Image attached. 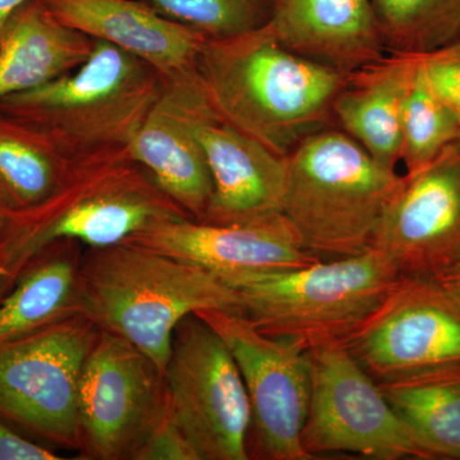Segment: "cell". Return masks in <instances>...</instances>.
<instances>
[{
    "mask_svg": "<svg viewBox=\"0 0 460 460\" xmlns=\"http://www.w3.org/2000/svg\"><path fill=\"white\" fill-rule=\"evenodd\" d=\"M196 72L215 113L284 157L334 122L332 104L347 77L288 49L268 23L208 39Z\"/></svg>",
    "mask_w": 460,
    "mask_h": 460,
    "instance_id": "6da1fadb",
    "label": "cell"
},
{
    "mask_svg": "<svg viewBox=\"0 0 460 460\" xmlns=\"http://www.w3.org/2000/svg\"><path fill=\"white\" fill-rule=\"evenodd\" d=\"M172 217H190L133 162L127 147L75 155L47 201L2 224L0 266L8 292L56 242L111 246Z\"/></svg>",
    "mask_w": 460,
    "mask_h": 460,
    "instance_id": "7a4b0ae2",
    "label": "cell"
},
{
    "mask_svg": "<svg viewBox=\"0 0 460 460\" xmlns=\"http://www.w3.org/2000/svg\"><path fill=\"white\" fill-rule=\"evenodd\" d=\"M75 310L137 347L163 371L184 317L210 310L243 314L241 296L213 272L131 242L84 248Z\"/></svg>",
    "mask_w": 460,
    "mask_h": 460,
    "instance_id": "3957f363",
    "label": "cell"
},
{
    "mask_svg": "<svg viewBox=\"0 0 460 460\" xmlns=\"http://www.w3.org/2000/svg\"><path fill=\"white\" fill-rule=\"evenodd\" d=\"M281 214L305 250L323 259L370 250L402 175L377 163L341 129L307 136L286 156Z\"/></svg>",
    "mask_w": 460,
    "mask_h": 460,
    "instance_id": "277c9868",
    "label": "cell"
},
{
    "mask_svg": "<svg viewBox=\"0 0 460 460\" xmlns=\"http://www.w3.org/2000/svg\"><path fill=\"white\" fill-rule=\"evenodd\" d=\"M164 84L153 66L95 40L83 65L36 89L0 99V111L44 133L74 157L128 146Z\"/></svg>",
    "mask_w": 460,
    "mask_h": 460,
    "instance_id": "5b68a950",
    "label": "cell"
},
{
    "mask_svg": "<svg viewBox=\"0 0 460 460\" xmlns=\"http://www.w3.org/2000/svg\"><path fill=\"white\" fill-rule=\"evenodd\" d=\"M399 277L390 259L368 250L296 270L237 275L222 281L241 296L243 314L257 330L313 348L352 332Z\"/></svg>",
    "mask_w": 460,
    "mask_h": 460,
    "instance_id": "8992f818",
    "label": "cell"
},
{
    "mask_svg": "<svg viewBox=\"0 0 460 460\" xmlns=\"http://www.w3.org/2000/svg\"><path fill=\"white\" fill-rule=\"evenodd\" d=\"M98 332L71 313L0 344V417L30 438L78 452V389Z\"/></svg>",
    "mask_w": 460,
    "mask_h": 460,
    "instance_id": "52a82bcc",
    "label": "cell"
},
{
    "mask_svg": "<svg viewBox=\"0 0 460 460\" xmlns=\"http://www.w3.org/2000/svg\"><path fill=\"white\" fill-rule=\"evenodd\" d=\"M169 405L199 460H247L251 407L234 357L198 314L174 330L164 371Z\"/></svg>",
    "mask_w": 460,
    "mask_h": 460,
    "instance_id": "ba28073f",
    "label": "cell"
},
{
    "mask_svg": "<svg viewBox=\"0 0 460 460\" xmlns=\"http://www.w3.org/2000/svg\"><path fill=\"white\" fill-rule=\"evenodd\" d=\"M313 393L302 447L325 453L361 454L377 460L432 459L380 385L338 341L310 348Z\"/></svg>",
    "mask_w": 460,
    "mask_h": 460,
    "instance_id": "9c48e42d",
    "label": "cell"
},
{
    "mask_svg": "<svg viewBox=\"0 0 460 460\" xmlns=\"http://www.w3.org/2000/svg\"><path fill=\"white\" fill-rule=\"evenodd\" d=\"M198 314L234 357L250 401V436L262 458L314 459L302 447L313 393L310 348L296 339L263 334L244 314L217 310Z\"/></svg>",
    "mask_w": 460,
    "mask_h": 460,
    "instance_id": "30bf717a",
    "label": "cell"
},
{
    "mask_svg": "<svg viewBox=\"0 0 460 460\" xmlns=\"http://www.w3.org/2000/svg\"><path fill=\"white\" fill-rule=\"evenodd\" d=\"M338 341L377 384L460 365V305L438 281L401 275Z\"/></svg>",
    "mask_w": 460,
    "mask_h": 460,
    "instance_id": "8fae6325",
    "label": "cell"
},
{
    "mask_svg": "<svg viewBox=\"0 0 460 460\" xmlns=\"http://www.w3.org/2000/svg\"><path fill=\"white\" fill-rule=\"evenodd\" d=\"M166 405L164 371L129 341L99 330L78 389V458L131 460Z\"/></svg>",
    "mask_w": 460,
    "mask_h": 460,
    "instance_id": "7c38bea8",
    "label": "cell"
},
{
    "mask_svg": "<svg viewBox=\"0 0 460 460\" xmlns=\"http://www.w3.org/2000/svg\"><path fill=\"white\" fill-rule=\"evenodd\" d=\"M370 250L405 277L436 279L460 262V140L425 168L402 175Z\"/></svg>",
    "mask_w": 460,
    "mask_h": 460,
    "instance_id": "4fadbf2b",
    "label": "cell"
},
{
    "mask_svg": "<svg viewBox=\"0 0 460 460\" xmlns=\"http://www.w3.org/2000/svg\"><path fill=\"white\" fill-rule=\"evenodd\" d=\"M123 242L201 266L220 280L237 275L296 270L321 260L305 250L283 214L238 224L172 217L153 224Z\"/></svg>",
    "mask_w": 460,
    "mask_h": 460,
    "instance_id": "5bb4252c",
    "label": "cell"
},
{
    "mask_svg": "<svg viewBox=\"0 0 460 460\" xmlns=\"http://www.w3.org/2000/svg\"><path fill=\"white\" fill-rule=\"evenodd\" d=\"M208 104L198 72L165 81L127 150L181 210L202 222L213 180L193 124Z\"/></svg>",
    "mask_w": 460,
    "mask_h": 460,
    "instance_id": "9a60e30c",
    "label": "cell"
},
{
    "mask_svg": "<svg viewBox=\"0 0 460 460\" xmlns=\"http://www.w3.org/2000/svg\"><path fill=\"white\" fill-rule=\"evenodd\" d=\"M193 129L213 180L202 222L248 223L281 214L286 157L223 120L210 102L199 111Z\"/></svg>",
    "mask_w": 460,
    "mask_h": 460,
    "instance_id": "2e32d148",
    "label": "cell"
},
{
    "mask_svg": "<svg viewBox=\"0 0 460 460\" xmlns=\"http://www.w3.org/2000/svg\"><path fill=\"white\" fill-rule=\"evenodd\" d=\"M63 25L108 42L174 80L196 71L206 40L142 0H44Z\"/></svg>",
    "mask_w": 460,
    "mask_h": 460,
    "instance_id": "e0dca14e",
    "label": "cell"
},
{
    "mask_svg": "<svg viewBox=\"0 0 460 460\" xmlns=\"http://www.w3.org/2000/svg\"><path fill=\"white\" fill-rule=\"evenodd\" d=\"M268 26L288 49L341 75L386 53L370 0H272Z\"/></svg>",
    "mask_w": 460,
    "mask_h": 460,
    "instance_id": "ac0fdd59",
    "label": "cell"
},
{
    "mask_svg": "<svg viewBox=\"0 0 460 460\" xmlns=\"http://www.w3.org/2000/svg\"><path fill=\"white\" fill-rule=\"evenodd\" d=\"M416 63V57L384 56L347 75L332 104L339 129L393 171L401 164L402 102Z\"/></svg>",
    "mask_w": 460,
    "mask_h": 460,
    "instance_id": "d6986e66",
    "label": "cell"
},
{
    "mask_svg": "<svg viewBox=\"0 0 460 460\" xmlns=\"http://www.w3.org/2000/svg\"><path fill=\"white\" fill-rule=\"evenodd\" d=\"M93 41L58 21L44 0L25 3L0 40V99L74 71L89 58Z\"/></svg>",
    "mask_w": 460,
    "mask_h": 460,
    "instance_id": "ffe728a7",
    "label": "cell"
},
{
    "mask_svg": "<svg viewBox=\"0 0 460 460\" xmlns=\"http://www.w3.org/2000/svg\"><path fill=\"white\" fill-rule=\"evenodd\" d=\"M84 244H50L21 274L0 304V344L29 334L75 310Z\"/></svg>",
    "mask_w": 460,
    "mask_h": 460,
    "instance_id": "44dd1931",
    "label": "cell"
},
{
    "mask_svg": "<svg viewBox=\"0 0 460 460\" xmlns=\"http://www.w3.org/2000/svg\"><path fill=\"white\" fill-rule=\"evenodd\" d=\"M71 159L47 135L0 111L2 224L47 201Z\"/></svg>",
    "mask_w": 460,
    "mask_h": 460,
    "instance_id": "7402d4cb",
    "label": "cell"
},
{
    "mask_svg": "<svg viewBox=\"0 0 460 460\" xmlns=\"http://www.w3.org/2000/svg\"><path fill=\"white\" fill-rule=\"evenodd\" d=\"M378 385L432 459L460 460V365Z\"/></svg>",
    "mask_w": 460,
    "mask_h": 460,
    "instance_id": "603a6c76",
    "label": "cell"
},
{
    "mask_svg": "<svg viewBox=\"0 0 460 460\" xmlns=\"http://www.w3.org/2000/svg\"><path fill=\"white\" fill-rule=\"evenodd\" d=\"M386 53L420 57L460 40V0H370Z\"/></svg>",
    "mask_w": 460,
    "mask_h": 460,
    "instance_id": "cb8c5ba5",
    "label": "cell"
},
{
    "mask_svg": "<svg viewBox=\"0 0 460 460\" xmlns=\"http://www.w3.org/2000/svg\"><path fill=\"white\" fill-rule=\"evenodd\" d=\"M459 140L458 120L429 89L416 63L402 111L401 164L405 174L425 168Z\"/></svg>",
    "mask_w": 460,
    "mask_h": 460,
    "instance_id": "d4e9b609",
    "label": "cell"
},
{
    "mask_svg": "<svg viewBox=\"0 0 460 460\" xmlns=\"http://www.w3.org/2000/svg\"><path fill=\"white\" fill-rule=\"evenodd\" d=\"M163 16L208 40L234 38L265 26L272 0H142Z\"/></svg>",
    "mask_w": 460,
    "mask_h": 460,
    "instance_id": "484cf974",
    "label": "cell"
},
{
    "mask_svg": "<svg viewBox=\"0 0 460 460\" xmlns=\"http://www.w3.org/2000/svg\"><path fill=\"white\" fill-rule=\"evenodd\" d=\"M417 66L429 89L452 111L460 126V40L417 57Z\"/></svg>",
    "mask_w": 460,
    "mask_h": 460,
    "instance_id": "4316f807",
    "label": "cell"
},
{
    "mask_svg": "<svg viewBox=\"0 0 460 460\" xmlns=\"http://www.w3.org/2000/svg\"><path fill=\"white\" fill-rule=\"evenodd\" d=\"M131 460H199L195 447L175 420L169 401L164 413L133 453Z\"/></svg>",
    "mask_w": 460,
    "mask_h": 460,
    "instance_id": "83f0119b",
    "label": "cell"
},
{
    "mask_svg": "<svg viewBox=\"0 0 460 460\" xmlns=\"http://www.w3.org/2000/svg\"><path fill=\"white\" fill-rule=\"evenodd\" d=\"M54 450L23 435L0 417V460H62Z\"/></svg>",
    "mask_w": 460,
    "mask_h": 460,
    "instance_id": "f1b7e54d",
    "label": "cell"
},
{
    "mask_svg": "<svg viewBox=\"0 0 460 460\" xmlns=\"http://www.w3.org/2000/svg\"><path fill=\"white\" fill-rule=\"evenodd\" d=\"M434 280L460 305V262Z\"/></svg>",
    "mask_w": 460,
    "mask_h": 460,
    "instance_id": "f546056e",
    "label": "cell"
},
{
    "mask_svg": "<svg viewBox=\"0 0 460 460\" xmlns=\"http://www.w3.org/2000/svg\"><path fill=\"white\" fill-rule=\"evenodd\" d=\"M27 2L30 0H0V40H2L3 32H4L9 18L13 16L14 12Z\"/></svg>",
    "mask_w": 460,
    "mask_h": 460,
    "instance_id": "4dcf8cb0",
    "label": "cell"
},
{
    "mask_svg": "<svg viewBox=\"0 0 460 460\" xmlns=\"http://www.w3.org/2000/svg\"><path fill=\"white\" fill-rule=\"evenodd\" d=\"M8 289L5 286L4 272H3L2 266H0V304H2L3 298L7 295Z\"/></svg>",
    "mask_w": 460,
    "mask_h": 460,
    "instance_id": "1f68e13d",
    "label": "cell"
},
{
    "mask_svg": "<svg viewBox=\"0 0 460 460\" xmlns=\"http://www.w3.org/2000/svg\"><path fill=\"white\" fill-rule=\"evenodd\" d=\"M0 228H2V217H0Z\"/></svg>",
    "mask_w": 460,
    "mask_h": 460,
    "instance_id": "d6a6232c",
    "label": "cell"
}]
</instances>
